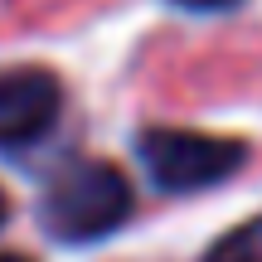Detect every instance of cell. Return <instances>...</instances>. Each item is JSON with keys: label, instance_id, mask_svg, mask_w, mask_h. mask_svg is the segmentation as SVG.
Here are the masks:
<instances>
[{"label": "cell", "instance_id": "1", "mask_svg": "<svg viewBox=\"0 0 262 262\" xmlns=\"http://www.w3.org/2000/svg\"><path fill=\"white\" fill-rule=\"evenodd\" d=\"M131 180L107 160H73L49 180L39 219L58 243H97L131 219Z\"/></svg>", "mask_w": 262, "mask_h": 262}, {"label": "cell", "instance_id": "2", "mask_svg": "<svg viewBox=\"0 0 262 262\" xmlns=\"http://www.w3.org/2000/svg\"><path fill=\"white\" fill-rule=\"evenodd\" d=\"M136 156L146 175L165 194H194L219 180H228L248 160V146L233 136H204V131H180V126H156L136 141Z\"/></svg>", "mask_w": 262, "mask_h": 262}, {"label": "cell", "instance_id": "3", "mask_svg": "<svg viewBox=\"0 0 262 262\" xmlns=\"http://www.w3.org/2000/svg\"><path fill=\"white\" fill-rule=\"evenodd\" d=\"M63 112V88L49 68H0V150L49 136Z\"/></svg>", "mask_w": 262, "mask_h": 262}, {"label": "cell", "instance_id": "4", "mask_svg": "<svg viewBox=\"0 0 262 262\" xmlns=\"http://www.w3.org/2000/svg\"><path fill=\"white\" fill-rule=\"evenodd\" d=\"M204 262H262V214L248 219V224L233 228V233H224L214 248H209Z\"/></svg>", "mask_w": 262, "mask_h": 262}, {"label": "cell", "instance_id": "5", "mask_svg": "<svg viewBox=\"0 0 262 262\" xmlns=\"http://www.w3.org/2000/svg\"><path fill=\"white\" fill-rule=\"evenodd\" d=\"M180 10H228V5H238V0H175Z\"/></svg>", "mask_w": 262, "mask_h": 262}, {"label": "cell", "instance_id": "6", "mask_svg": "<svg viewBox=\"0 0 262 262\" xmlns=\"http://www.w3.org/2000/svg\"><path fill=\"white\" fill-rule=\"evenodd\" d=\"M0 262H29V257H19V253H0Z\"/></svg>", "mask_w": 262, "mask_h": 262}, {"label": "cell", "instance_id": "7", "mask_svg": "<svg viewBox=\"0 0 262 262\" xmlns=\"http://www.w3.org/2000/svg\"><path fill=\"white\" fill-rule=\"evenodd\" d=\"M5 209H10V204H5V194H0V224H5Z\"/></svg>", "mask_w": 262, "mask_h": 262}]
</instances>
